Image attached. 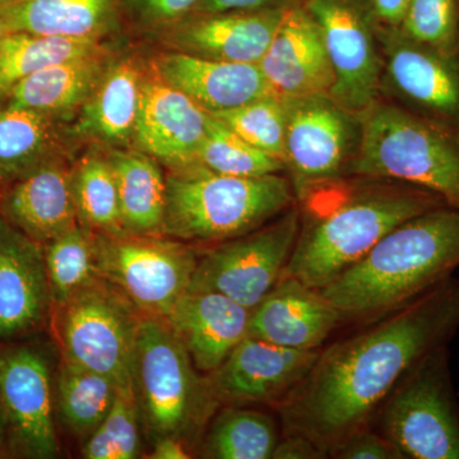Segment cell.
Wrapping results in <instances>:
<instances>
[{
	"mask_svg": "<svg viewBox=\"0 0 459 459\" xmlns=\"http://www.w3.org/2000/svg\"><path fill=\"white\" fill-rule=\"evenodd\" d=\"M199 0H124L126 29L148 36L192 13Z\"/></svg>",
	"mask_w": 459,
	"mask_h": 459,
	"instance_id": "74e56055",
	"label": "cell"
},
{
	"mask_svg": "<svg viewBox=\"0 0 459 459\" xmlns=\"http://www.w3.org/2000/svg\"><path fill=\"white\" fill-rule=\"evenodd\" d=\"M280 442L272 416L249 407L223 406L199 440V455L210 459H271Z\"/></svg>",
	"mask_w": 459,
	"mask_h": 459,
	"instance_id": "f546056e",
	"label": "cell"
},
{
	"mask_svg": "<svg viewBox=\"0 0 459 459\" xmlns=\"http://www.w3.org/2000/svg\"><path fill=\"white\" fill-rule=\"evenodd\" d=\"M273 459H320L327 458L318 446L296 434H285L283 439H280L274 449Z\"/></svg>",
	"mask_w": 459,
	"mask_h": 459,
	"instance_id": "60d3db41",
	"label": "cell"
},
{
	"mask_svg": "<svg viewBox=\"0 0 459 459\" xmlns=\"http://www.w3.org/2000/svg\"><path fill=\"white\" fill-rule=\"evenodd\" d=\"M96 234L100 276L143 316L166 318L188 292L199 259L193 244L169 237Z\"/></svg>",
	"mask_w": 459,
	"mask_h": 459,
	"instance_id": "30bf717a",
	"label": "cell"
},
{
	"mask_svg": "<svg viewBox=\"0 0 459 459\" xmlns=\"http://www.w3.org/2000/svg\"><path fill=\"white\" fill-rule=\"evenodd\" d=\"M299 204L199 255L188 291L219 292L252 310L285 273L299 231Z\"/></svg>",
	"mask_w": 459,
	"mask_h": 459,
	"instance_id": "9c48e42d",
	"label": "cell"
},
{
	"mask_svg": "<svg viewBox=\"0 0 459 459\" xmlns=\"http://www.w3.org/2000/svg\"><path fill=\"white\" fill-rule=\"evenodd\" d=\"M346 178L298 198L301 225L282 277L322 290L411 217L446 205L428 190L398 181Z\"/></svg>",
	"mask_w": 459,
	"mask_h": 459,
	"instance_id": "7a4b0ae2",
	"label": "cell"
},
{
	"mask_svg": "<svg viewBox=\"0 0 459 459\" xmlns=\"http://www.w3.org/2000/svg\"><path fill=\"white\" fill-rule=\"evenodd\" d=\"M252 310L219 292H186L166 316L199 373L210 374L249 336Z\"/></svg>",
	"mask_w": 459,
	"mask_h": 459,
	"instance_id": "cb8c5ba5",
	"label": "cell"
},
{
	"mask_svg": "<svg viewBox=\"0 0 459 459\" xmlns=\"http://www.w3.org/2000/svg\"><path fill=\"white\" fill-rule=\"evenodd\" d=\"M198 162L204 170L228 177H265L286 170L282 160L247 143L213 115L199 148Z\"/></svg>",
	"mask_w": 459,
	"mask_h": 459,
	"instance_id": "836d02e7",
	"label": "cell"
},
{
	"mask_svg": "<svg viewBox=\"0 0 459 459\" xmlns=\"http://www.w3.org/2000/svg\"><path fill=\"white\" fill-rule=\"evenodd\" d=\"M307 7L322 30L333 71L329 99L353 117L377 101L382 60L367 18L347 0H309Z\"/></svg>",
	"mask_w": 459,
	"mask_h": 459,
	"instance_id": "5bb4252c",
	"label": "cell"
},
{
	"mask_svg": "<svg viewBox=\"0 0 459 459\" xmlns=\"http://www.w3.org/2000/svg\"><path fill=\"white\" fill-rule=\"evenodd\" d=\"M336 459H401L392 444L374 428H365L343 440L329 455Z\"/></svg>",
	"mask_w": 459,
	"mask_h": 459,
	"instance_id": "f35d334b",
	"label": "cell"
},
{
	"mask_svg": "<svg viewBox=\"0 0 459 459\" xmlns=\"http://www.w3.org/2000/svg\"><path fill=\"white\" fill-rule=\"evenodd\" d=\"M298 204L282 174L228 177L204 169L166 174L165 237L220 244L261 228Z\"/></svg>",
	"mask_w": 459,
	"mask_h": 459,
	"instance_id": "5b68a950",
	"label": "cell"
},
{
	"mask_svg": "<svg viewBox=\"0 0 459 459\" xmlns=\"http://www.w3.org/2000/svg\"><path fill=\"white\" fill-rule=\"evenodd\" d=\"M359 333L320 350L316 364L279 407L285 434L312 440L327 457L343 440L371 428L402 377L459 331V280L371 320Z\"/></svg>",
	"mask_w": 459,
	"mask_h": 459,
	"instance_id": "6da1fadb",
	"label": "cell"
},
{
	"mask_svg": "<svg viewBox=\"0 0 459 459\" xmlns=\"http://www.w3.org/2000/svg\"><path fill=\"white\" fill-rule=\"evenodd\" d=\"M148 66V56L119 49L86 104L72 122V133L82 146L133 147Z\"/></svg>",
	"mask_w": 459,
	"mask_h": 459,
	"instance_id": "ffe728a7",
	"label": "cell"
},
{
	"mask_svg": "<svg viewBox=\"0 0 459 459\" xmlns=\"http://www.w3.org/2000/svg\"><path fill=\"white\" fill-rule=\"evenodd\" d=\"M72 123L0 101V186L56 160H74L82 144Z\"/></svg>",
	"mask_w": 459,
	"mask_h": 459,
	"instance_id": "484cf974",
	"label": "cell"
},
{
	"mask_svg": "<svg viewBox=\"0 0 459 459\" xmlns=\"http://www.w3.org/2000/svg\"><path fill=\"white\" fill-rule=\"evenodd\" d=\"M398 31L419 44L458 54V0H410Z\"/></svg>",
	"mask_w": 459,
	"mask_h": 459,
	"instance_id": "8d00e7d4",
	"label": "cell"
},
{
	"mask_svg": "<svg viewBox=\"0 0 459 459\" xmlns=\"http://www.w3.org/2000/svg\"><path fill=\"white\" fill-rule=\"evenodd\" d=\"M189 446L174 437H161L153 440L152 459H188L192 458Z\"/></svg>",
	"mask_w": 459,
	"mask_h": 459,
	"instance_id": "7bdbcfd3",
	"label": "cell"
},
{
	"mask_svg": "<svg viewBox=\"0 0 459 459\" xmlns=\"http://www.w3.org/2000/svg\"><path fill=\"white\" fill-rule=\"evenodd\" d=\"M0 344V403L7 422L9 457H59L56 369L49 349L32 342Z\"/></svg>",
	"mask_w": 459,
	"mask_h": 459,
	"instance_id": "8fae6325",
	"label": "cell"
},
{
	"mask_svg": "<svg viewBox=\"0 0 459 459\" xmlns=\"http://www.w3.org/2000/svg\"><path fill=\"white\" fill-rule=\"evenodd\" d=\"M319 352L247 336L216 370L205 374V382L220 406L264 404L279 409L304 382Z\"/></svg>",
	"mask_w": 459,
	"mask_h": 459,
	"instance_id": "4fadbf2b",
	"label": "cell"
},
{
	"mask_svg": "<svg viewBox=\"0 0 459 459\" xmlns=\"http://www.w3.org/2000/svg\"><path fill=\"white\" fill-rule=\"evenodd\" d=\"M117 48L48 66L14 86L2 101L72 123L92 95Z\"/></svg>",
	"mask_w": 459,
	"mask_h": 459,
	"instance_id": "4316f807",
	"label": "cell"
},
{
	"mask_svg": "<svg viewBox=\"0 0 459 459\" xmlns=\"http://www.w3.org/2000/svg\"><path fill=\"white\" fill-rule=\"evenodd\" d=\"M51 295V309L101 279L96 234L78 223L42 244Z\"/></svg>",
	"mask_w": 459,
	"mask_h": 459,
	"instance_id": "d6a6232c",
	"label": "cell"
},
{
	"mask_svg": "<svg viewBox=\"0 0 459 459\" xmlns=\"http://www.w3.org/2000/svg\"><path fill=\"white\" fill-rule=\"evenodd\" d=\"M286 170L296 198L312 186L347 175L355 155V131L343 108L328 96L286 99Z\"/></svg>",
	"mask_w": 459,
	"mask_h": 459,
	"instance_id": "7c38bea8",
	"label": "cell"
},
{
	"mask_svg": "<svg viewBox=\"0 0 459 459\" xmlns=\"http://www.w3.org/2000/svg\"><path fill=\"white\" fill-rule=\"evenodd\" d=\"M285 9L190 13L148 39L161 49L258 65Z\"/></svg>",
	"mask_w": 459,
	"mask_h": 459,
	"instance_id": "2e32d148",
	"label": "cell"
},
{
	"mask_svg": "<svg viewBox=\"0 0 459 459\" xmlns=\"http://www.w3.org/2000/svg\"><path fill=\"white\" fill-rule=\"evenodd\" d=\"M374 17L388 30L400 29L410 0H369Z\"/></svg>",
	"mask_w": 459,
	"mask_h": 459,
	"instance_id": "b9f144b4",
	"label": "cell"
},
{
	"mask_svg": "<svg viewBox=\"0 0 459 459\" xmlns=\"http://www.w3.org/2000/svg\"><path fill=\"white\" fill-rule=\"evenodd\" d=\"M211 115L247 143L285 162L286 99L276 95L263 96L243 107Z\"/></svg>",
	"mask_w": 459,
	"mask_h": 459,
	"instance_id": "e575fe53",
	"label": "cell"
},
{
	"mask_svg": "<svg viewBox=\"0 0 459 459\" xmlns=\"http://www.w3.org/2000/svg\"><path fill=\"white\" fill-rule=\"evenodd\" d=\"M459 267V208L442 205L395 226L323 287L343 322L374 320L427 294Z\"/></svg>",
	"mask_w": 459,
	"mask_h": 459,
	"instance_id": "3957f363",
	"label": "cell"
},
{
	"mask_svg": "<svg viewBox=\"0 0 459 459\" xmlns=\"http://www.w3.org/2000/svg\"><path fill=\"white\" fill-rule=\"evenodd\" d=\"M296 3L298 0H199L192 13L268 11L287 8Z\"/></svg>",
	"mask_w": 459,
	"mask_h": 459,
	"instance_id": "ab89813d",
	"label": "cell"
},
{
	"mask_svg": "<svg viewBox=\"0 0 459 459\" xmlns=\"http://www.w3.org/2000/svg\"><path fill=\"white\" fill-rule=\"evenodd\" d=\"M71 188L81 226L110 237L126 235L113 166L105 148L90 144L75 157L71 168Z\"/></svg>",
	"mask_w": 459,
	"mask_h": 459,
	"instance_id": "f1b7e54d",
	"label": "cell"
},
{
	"mask_svg": "<svg viewBox=\"0 0 459 459\" xmlns=\"http://www.w3.org/2000/svg\"><path fill=\"white\" fill-rule=\"evenodd\" d=\"M74 160L60 159L0 186V216L45 244L78 225L71 188Z\"/></svg>",
	"mask_w": 459,
	"mask_h": 459,
	"instance_id": "603a6c76",
	"label": "cell"
},
{
	"mask_svg": "<svg viewBox=\"0 0 459 459\" xmlns=\"http://www.w3.org/2000/svg\"><path fill=\"white\" fill-rule=\"evenodd\" d=\"M9 457L8 430L4 412L0 403V458Z\"/></svg>",
	"mask_w": 459,
	"mask_h": 459,
	"instance_id": "ee69618b",
	"label": "cell"
},
{
	"mask_svg": "<svg viewBox=\"0 0 459 459\" xmlns=\"http://www.w3.org/2000/svg\"><path fill=\"white\" fill-rule=\"evenodd\" d=\"M16 2V0H0V5L7 4V3Z\"/></svg>",
	"mask_w": 459,
	"mask_h": 459,
	"instance_id": "bcb514c9",
	"label": "cell"
},
{
	"mask_svg": "<svg viewBox=\"0 0 459 459\" xmlns=\"http://www.w3.org/2000/svg\"><path fill=\"white\" fill-rule=\"evenodd\" d=\"M143 314L107 280L99 279L51 309L63 360L113 379L134 392L133 361Z\"/></svg>",
	"mask_w": 459,
	"mask_h": 459,
	"instance_id": "ba28073f",
	"label": "cell"
},
{
	"mask_svg": "<svg viewBox=\"0 0 459 459\" xmlns=\"http://www.w3.org/2000/svg\"><path fill=\"white\" fill-rule=\"evenodd\" d=\"M359 124L347 175L409 184L459 208V126L377 101Z\"/></svg>",
	"mask_w": 459,
	"mask_h": 459,
	"instance_id": "277c9868",
	"label": "cell"
},
{
	"mask_svg": "<svg viewBox=\"0 0 459 459\" xmlns=\"http://www.w3.org/2000/svg\"><path fill=\"white\" fill-rule=\"evenodd\" d=\"M110 47H113L111 41L8 32L0 42V101L18 83L48 66L92 56Z\"/></svg>",
	"mask_w": 459,
	"mask_h": 459,
	"instance_id": "1f68e13d",
	"label": "cell"
},
{
	"mask_svg": "<svg viewBox=\"0 0 459 459\" xmlns=\"http://www.w3.org/2000/svg\"><path fill=\"white\" fill-rule=\"evenodd\" d=\"M105 150L113 166L120 216L126 234L164 237V166L134 147Z\"/></svg>",
	"mask_w": 459,
	"mask_h": 459,
	"instance_id": "83f0119b",
	"label": "cell"
},
{
	"mask_svg": "<svg viewBox=\"0 0 459 459\" xmlns=\"http://www.w3.org/2000/svg\"><path fill=\"white\" fill-rule=\"evenodd\" d=\"M273 95L282 99L328 96L333 71L322 30L307 5H290L258 63Z\"/></svg>",
	"mask_w": 459,
	"mask_h": 459,
	"instance_id": "d6986e66",
	"label": "cell"
},
{
	"mask_svg": "<svg viewBox=\"0 0 459 459\" xmlns=\"http://www.w3.org/2000/svg\"><path fill=\"white\" fill-rule=\"evenodd\" d=\"M141 411L135 392H119L114 406L99 428L84 440L82 458L141 457Z\"/></svg>",
	"mask_w": 459,
	"mask_h": 459,
	"instance_id": "d590c367",
	"label": "cell"
},
{
	"mask_svg": "<svg viewBox=\"0 0 459 459\" xmlns=\"http://www.w3.org/2000/svg\"><path fill=\"white\" fill-rule=\"evenodd\" d=\"M133 380L142 421L152 440L174 437L190 446L201 440L220 407L204 374L168 320L159 316H142Z\"/></svg>",
	"mask_w": 459,
	"mask_h": 459,
	"instance_id": "8992f818",
	"label": "cell"
},
{
	"mask_svg": "<svg viewBox=\"0 0 459 459\" xmlns=\"http://www.w3.org/2000/svg\"><path fill=\"white\" fill-rule=\"evenodd\" d=\"M9 32L7 25H5L4 21L0 18V42H2L3 38Z\"/></svg>",
	"mask_w": 459,
	"mask_h": 459,
	"instance_id": "f6af8a7d",
	"label": "cell"
},
{
	"mask_svg": "<svg viewBox=\"0 0 459 459\" xmlns=\"http://www.w3.org/2000/svg\"><path fill=\"white\" fill-rule=\"evenodd\" d=\"M342 316L322 290L281 277L250 312L249 336L295 350H320Z\"/></svg>",
	"mask_w": 459,
	"mask_h": 459,
	"instance_id": "44dd1931",
	"label": "cell"
},
{
	"mask_svg": "<svg viewBox=\"0 0 459 459\" xmlns=\"http://www.w3.org/2000/svg\"><path fill=\"white\" fill-rule=\"evenodd\" d=\"M124 0H16L0 5L9 32L113 41L126 26Z\"/></svg>",
	"mask_w": 459,
	"mask_h": 459,
	"instance_id": "d4e9b609",
	"label": "cell"
},
{
	"mask_svg": "<svg viewBox=\"0 0 459 459\" xmlns=\"http://www.w3.org/2000/svg\"><path fill=\"white\" fill-rule=\"evenodd\" d=\"M148 56L153 71L164 82L208 114L231 110L273 95L256 65L220 62L166 49Z\"/></svg>",
	"mask_w": 459,
	"mask_h": 459,
	"instance_id": "7402d4cb",
	"label": "cell"
},
{
	"mask_svg": "<svg viewBox=\"0 0 459 459\" xmlns=\"http://www.w3.org/2000/svg\"><path fill=\"white\" fill-rule=\"evenodd\" d=\"M382 40L386 77L403 108L459 126V53L419 44L398 30L383 32Z\"/></svg>",
	"mask_w": 459,
	"mask_h": 459,
	"instance_id": "ac0fdd59",
	"label": "cell"
},
{
	"mask_svg": "<svg viewBox=\"0 0 459 459\" xmlns=\"http://www.w3.org/2000/svg\"><path fill=\"white\" fill-rule=\"evenodd\" d=\"M122 389L113 379L60 359L56 374V410L63 425L86 440L104 421Z\"/></svg>",
	"mask_w": 459,
	"mask_h": 459,
	"instance_id": "4dcf8cb0",
	"label": "cell"
},
{
	"mask_svg": "<svg viewBox=\"0 0 459 459\" xmlns=\"http://www.w3.org/2000/svg\"><path fill=\"white\" fill-rule=\"evenodd\" d=\"M50 316L44 247L0 216V344L39 333Z\"/></svg>",
	"mask_w": 459,
	"mask_h": 459,
	"instance_id": "e0dca14e",
	"label": "cell"
},
{
	"mask_svg": "<svg viewBox=\"0 0 459 459\" xmlns=\"http://www.w3.org/2000/svg\"><path fill=\"white\" fill-rule=\"evenodd\" d=\"M210 117L180 91L164 82L148 56L133 147L153 157L168 171L201 169L198 152Z\"/></svg>",
	"mask_w": 459,
	"mask_h": 459,
	"instance_id": "9a60e30c",
	"label": "cell"
},
{
	"mask_svg": "<svg viewBox=\"0 0 459 459\" xmlns=\"http://www.w3.org/2000/svg\"><path fill=\"white\" fill-rule=\"evenodd\" d=\"M371 428L401 459H459V404L448 346L411 368L377 411Z\"/></svg>",
	"mask_w": 459,
	"mask_h": 459,
	"instance_id": "52a82bcc",
	"label": "cell"
}]
</instances>
